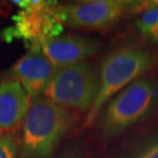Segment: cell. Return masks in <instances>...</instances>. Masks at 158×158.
Returning <instances> with one entry per match:
<instances>
[{
	"instance_id": "cell-5",
	"label": "cell",
	"mask_w": 158,
	"mask_h": 158,
	"mask_svg": "<svg viewBox=\"0 0 158 158\" xmlns=\"http://www.w3.org/2000/svg\"><path fill=\"white\" fill-rule=\"evenodd\" d=\"M20 8L12 17L14 25L2 32L5 41L22 39L29 47L34 43L60 36L63 32V24L59 17L56 1L42 0H18L11 1Z\"/></svg>"
},
{
	"instance_id": "cell-13",
	"label": "cell",
	"mask_w": 158,
	"mask_h": 158,
	"mask_svg": "<svg viewBox=\"0 0 158 158\" xmlns=\"http://www.w3.org/2000/svg\"><path fill=\"white\" fill-rule=\"evenodd\" d=\"M59 158H84V156L76 148H70L64 151Z\"/></svg>"
},
{
	"instance_id": "cell-11",
	"label": "cell",
	"mask_w": 158,
	"mask_h": 158,
	"mask_svg": "<svg viewBox=\"0 0 158 158\" xmlns=\"http://www.w3.org/2000/svg\"><path fill=\"white\" fill-rule=\"evenodd\" d=\"M21 146L12 135H0V158H18Z\"/></svg>"
},
{
	"instance_id": "cell-10",
	"label": "cell",
	"mask_w": 158,
	"mask_h": 158,
	"mask_svg": "<svg viewBox=\"0 0 158 158\" xmlns=\"http://www.w3.org/2000/svg\"><path fill=\"white\" fill-rule=\"evenodd\" d=\"M158 2H150V5L144 10V14L137 21V28L141 35L148 40L154 41L157 27Z\"/></svg>"
},
{
	"instance_id": "cell-3",
	"label": "cell",
	"mask_w": 158,
	"mask_h": 158,
	"mask_svg": "<svg viewBox=\"0 0 158 158\" xmlns=\"http://www.w3.org/2000/svg\"><path fill=\"white\" fill-rule=\"evenodd\" d=\"M156 85L149 77H141L110 101L101 118V131L106 138L116 137L142 121L156 103Z\"/></svg>"
},
{
	"instance_id": "cell-9",
	"label": "cell",
	"mask_w": 158,
	"mask_h": 158,
	"mask_svg": "<svg viewBox=\"0 0 158 158\" xmlns=\"http://www.w3.org/2000/svg\"><path fill=\"white\" fill-rule=\"evenodd\" d=\"M30 97L15 79L0 83V132L14 135L20 129L30 109Z\"/></svg>"
},
{
	"instance_id": "cell-6",
	"label": "cell",
	"mask_w": 158,
	"mask_h": 158,
	"mask_svg": "<svg viewBox=\"0 0 158 158\" xmlns=\"http://www.w3.org/2000/svg\"><path fill=\"white\" fill-rule=\"evenodd\" d=\"M150 2L121 0H93L69 5H58L59 17L63 25L87 30L105 29L135 8L148 7Z\"/></svg>"
},
{
	"instance_id": "cell-4",
	"label": "cell",
	"mask_w": 158,
	"mask_h": 158,
	"mask_svg": "<svg viewBox=\"0 0 158 158\" xmlns=\"http://www.w3.org/2000/svg\"><path fill=\"white\" fill-rule=\"evenodd\" d=\"M99 89L97 71L86 63H80L56 69L42 96L67 109L88 112Z\"/></svg>"
},
{
	"instance_id": "cell-8",
	"label": "cell",
	"mask_w": 158,
	"mask_h": 158,
	"mask_svg": "<svg viewBox=\"0 0 158 158\" xmlns=\"http://www.w3.org/2000/svg\"><path fill=\"white\" fill-rule=\"evenodd\" d=\"M41 49L56 69L84 63L99 50V41L78 35L58 36L40 43Z\"/></svg>"
},
{
	"instance_id": "cell-1",
	"label": "cell",
	"mask_w": 158,
	"mask_h": 158,
	"mask_svg": "<svg viewBox=\"0 0 158 158\" xmlns=\"http://www.w3.org/2000/svg\"><path fill=\"white\" fill-rule=\"evenodd\" d=\"M67 108L40 96L33 99L23 124L21 158H50L73 126Z\"/></svg>"
},
{
	"instance_id": "cell-7",
	"label": "cell",
	"mask_w": 158,
	"mask_h": 158,
	"mask_svg": "<svg viewBox=\"0 0 158 158\" xmlns=\"http://www.w3.org/2000/svg\"><path fill=\"white\" fill-rule=\"evenodd\" d=\"M55 68L44 55L39 43H34L9 71V79L18 80L31 99L43 94L44 90L55 75Z\"/></svg>"
},
{
	"instance_id": "cell-2",
	"label": "cell",
	"mask_w": 158,
	"mask_h": 158,
	"mask_svg": "<svg viewBox=\"0 0 158 158\" xmlns=\"http://www.w3.org/2000/svg\"><path fill=\"white\" fill-rule=\"evenodd\" d=\"M153 65L149 50L134 45L118 47L104 59L100 70V89L84 119V127L94 123L109 100L126 86L143 77Z\"/></svg>"
},
{
	"instance_id": "cell-12",
	"label": "cell",
	"mask_w": 158,
	"mask_h": 158,
	"mask_svg": "<svg viewBox=\"0 0 158 158\" xmlns=\"http://www.w3.org/2000/svg\"><path fill=\"white\" fill-rule=\"evenodd\" d=\"M126 158H158V137L140 146Z\"/></svg>"
},
{
	"instance_id": "cell-14",
	"label": "cell",
	"mask_w": 158,
	"mask_h": 158,
	"mask_svg": "<svg viewBox=\"0 0 158 158\" xmlns=\"http://www.w3.org/2000/svg\"><path fill=\"white\" fill-rule=\"evenodd\" d=\"M154 42H158V9H157V27H156L155 37H154Z\"/></svg>"
}]
</instances>
